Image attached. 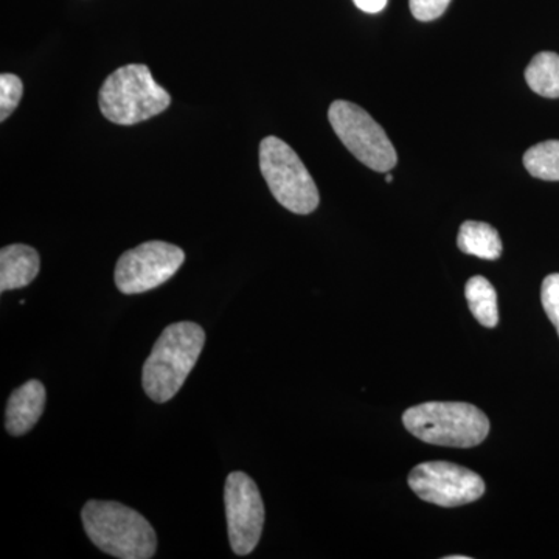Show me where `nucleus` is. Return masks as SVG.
Here are the masks:
<instances>
[{
  "label": "nucleus",
  "instance_id": "obj_1",
  "mask_svg": "<svg viewBox=\"0 0 559 559\" xmlns=\"http://www.w3.org/2000/svg\"><path fill=\"white\" fill-rule=\"evenodd\" d=\"M205 345V331L194 322H178L162 331L143 364L142 385L156 403H167L182 388Z\"/></svg>",
  "mask_w": 559,
  "mask_h": 559
},
{
  "label": "nucleus",
  "instance_id": "obj_2",
  "mask_svg": "<svg viewBox=\"0 0 559 559\" xmlns=\"http://www.w3.org/2000/svg\"><path fill=\"white\" fill-rule=\"evenodd\" d=\"M84 530L98 549L120 559H150L157 536L139 511L110 500H90L81 511Z\"/></svg>",
  "mask_w": 559,
  "mask_h": 559
},
{
  "label": "nucleus",
  "instance_id": "obj_3",
  "mask_svg": "<svg viewBox=\"0 0 559 559\" xmlns=\"http://www.w3.org/2000/svg\"><path fill=\"white\" fill-rule=\"evenodd\" d=\"M403 425L412 436L437 447H479L489 433V419L476 406L452 401H430L404 412Z\"/></svg>",
  "mask_w": 559,
  "mask_h": 559
},
{
  "label": "nucleus",
  "instance_id": "obj_4",
  "mask_svg": "<svg viewBox=\"0 0 559 559\" xmlns=\"http://www.w3.org/2000/svg\"><path fill=\"white\" fill-rule=\"evenodd\" d=\"M98 105L106 119L131 127L159 116L171 105V97L153 79L148 66L127 64L105 80Z\"/></svg>",
  "mask_w": 559,
  "mask_h": 559
},
{
  "label": "nucleus",
  "instance_id": "obj_5",
  "mask_svg": "<svg viewBox=\"0 0 559 559\" xmlns=\"http://www.w3.org/2000/svg\"><path fill=\"white\" fill-rule=\"evenodd\" d=\"M260 170L280 205L297 215L318 209V186L296 151L282 139L270 138L260 143Z\"/></svg>",
  "mask_w": 559,
  "mask_h": 559
},
{
  "label": "nucleus",
  "instance_id": "obj_6",
  "mask_svg": "<svg viewBox=\"0 0 559 559\" xmlns=\"http://www.w3.org/2000/svg\"><path fill=\"white\" fill-rule=\"evenodd\" d=\"M329 120L341 142L349 153L371 170L389 173L399 157L384 128L367 110L345 100L330 106Z\"/></svg>",
  "mask_w": 559,
  "mask_h": 559
},
{
  "label": "nucleus",
  "instance_id": "obj_7",
  "mask_svg": "<svg viewBox=\"0 0 559 559\" xmlns=\"http://www.w3.org/2000/svg\"><path fill=\"white\" fill-rule=\"evenodd\" d=\"M186 261L178 246L165 241H148L127 250L117 261L116 285L120 293L142 294L156 289L173 277Z\"/></svg>",
  "mask_w": 559,
  "mask_h": 559
},
{
  "label": "nucleus",
  "instance_id": "obj_8",
  "mask_svg": "<svg viewBox=\"0 0 559 559\" xmlns=\"http://www.w3.org/2000/svg\"><path fill=\"white\" fill-rule=\"evenodd\" d=\"M409 487L419 499L447 509L476 502L485 495L479 474L450 462L419 463L411 471Z\"/></svg>",
  "mask_w": 559,
  "mask_h": 559
},
{
  "label": "nucleus",
  "instance_id": "obj_9",
  "mask_svg": "<svg viewBox=\"0 0 559 559\" xmlns=\"http://www.w3.org/2000/svg\"><path fill=\"white\" fill-rule=\"evenodd\" d=\"M224 503L231 549L246 557L259 546L264 527V503L259 487L248 474L235 471L227 477Z\"/></svg>",
  "mask_w": 559,
  "mask_h": 559
},
{
  "label": "nucleus",
  "instance_id": "obj_10",
  "mask_svg": "<svg viewBox=\"0 0 559 559\" xmlns=\"http://www.w3.org/2000/svg\"><path fill=\"white\" fill-rule=\"evenodd\" d=\"M46 407V388L38 380H31L11 393L7 404L5 428L14 437L31 432Z\"/></svg>",
  "mask_w": 559,
  "mask_h": 559
},
{
  "label": "nucleus",
  "instance_id": "obj_11",
  "mask_svg": "<svg viewBox=\"0 0 559 559\" xmlns=\"http://www.w3.org/2000/svg\"><path fill=\"white\" fill-rule=\"evenodd\" d=\"M39 253L25 245L5 246L0 250V293L21 289L38 277Z\"/></svg>",
  "mask_w": 559,
  "mask_h": 559
},
{
  "label": "nucleus",
  "instance_id": "obj_12",
  "mask_svg": "<svg viewBox=\"0 0 559 559\" xmlns=\"http://www.w3.org/2000/svg\"><path fill=\"white\" fill-rule=\"evenodd\" d=\"M457 246L463 253L479 257L481 260H498L503 249L498 230L479 221H466L462 224Z\"/></svg>",
  "mask_w": 559,
  "mask_h": 559
},
{
  "label": "nucleus",
  "instance_id": "obj_13",
  "mask_svg": "<svg viewBox=\"0 0 559 559\" xmlns=\"http://www.w3.org/2000/svg\"><path fill=\"white\" fill-rule=\"evenodd\" d=\"M465 296L477 322L485 329H495L499 322L498 294L495 286L481 275H476L466 283Z\"/></svg>",
  "mask_w": 559,
  "mask_h": 559
},
{
  "label": "nucleus",
  "instance_id": "obj_14",
  "mask_svg": "<svg viewBox=\"0 0 559 559\" xmlns=\"http://www.w3.org/2000/svg\"><path fill=\"white\" fill-rule=\"evenodd\" d=\"M530 90L544 98H559V55L540 51L525 69Z\"/></svg>",
  "mask_w": 559,
  "mask_h": 559
},
{
  "label": "nucleus",
  "instance_id": "obj_15",
  "mask_svg": "<svg viewBox=\"0 0 559 559\" xmlns=\"http://www.w3.org/2000/svg\"><path fill=\"white\" fill-rule=\"evenodd\" d=\"M524 167L533 178L559 180V140H547L527 150Z\"/></svg>",
  "mask_w": 559,
  "mask_h": 559
},
{
  "label": "nucleus",
  "instance_id": "obj_16",
  "mask_svg": "<svg viewBox=\"0 0 559 559\" xmlns=\"http://www.w3.org/2000/svg\"><path fill=\"white\" fill-rule=\"evenodd\" d=\"M22 94H24V84L20 76L13 73L0 75V120L9 119L14 109L20 106Z\"/></svg>",
  "mask_w": 559,
  "mask_h": 559
},
{
  "label": "nucleus",
  "instance_id": "obj_17",
  "mask_svg": "<svg viewBox=\"0 0 559 559\" xmlns=\"http://www.w3.org/2000/svg\"><path fill=\"white\" fill-rule=\"evenodd\" d=\"M540 301L547 318L554 323L559 336V274H550L540 286Z\"/></svg>",
  "mask_w": 559,
  "mask_h": 559
},
{
  "label": "nucleus",
  "instance_id": "obj_18",
  "mask_svg": "<svg viewBox=\"0 0 559 559\" xmlns=\"http://www.w3.org/2000/svg\"><path fill=\"white\" fill-rule=\"evenodd\" d=\"M411 11L418 21L439 20L450 7L451 0H409Z\"/></svg>",
  "mask_w": 559,
  "mask_h": 559
},
{
  "label": "nucleus",
  "instance_id": "obj_19",
  "mask_svg": "<svg viewBox=\"0 0 559 559\" xmlns=\"http://www.w3.org/2000/svg\"><path fill=\"white\" fill-rule=\"evenodd\" d=\"M359 10L366 11V13H380L384 10L388 0H353Z\"/></svg>",
  "mask_w": 559,
  "mask_h": 559
},
{
  "label": "nucleus",
  "instance_id": "obj_20",
  "mask_svg": "<svg viewBox=\"0 0 559 559\" xmlns=\"http://www.w3.org/2000/svg\"><path fill=\"white\" fill-rule=\"evenodd\" d=\"M385 182H388V183L392 182V176H390V175L385 176Z\"/></svg>",
  "mask_w": 559,
  "mask_h": 559
},
{
  "label": "nucleus",
  "instance_id": "obj_21",
  "mask_svg": "<svg viewBox=\"0 0 559 559\" xmlns=\"http://www.w3.org/2000/svg\"><path fill=\"white\" fill-rule=\"evenodd\" d=\"M448 559H469L468 557H448Z\"/></svg>",
  "mask_w": 559,
  "mask_h": 559
}]
</instances>
